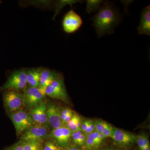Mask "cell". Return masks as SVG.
<instances>
[{
    "label": "cell",
    "instance_id": "obj_1",
    "mask_svg": "<svg viewBox=\"0 0 150 150\" xmlns=\"http://www.w3.org/2000/svg\"><path fill=\"white\" fill-rule=\"evenodd\" d=\"M122 16L112 3L104 1L92 18L98 37L110 35L121 22Z\"/></svg>",
    "mask_w": 150,
    "mask_h": 150
},
{
    "label": "cell",
    "instance_id": "obj_2",
    "mask_svg": "<svg viewBox=\"0 0 150 150\" xmlns=\"http://www.w3.org/2000/svg\"><path fill=\"white\" fill-rule=\"evenodd\" d=\"M9 117L13 123L18 136L21 135L34 124L30 112L25 110L11 112Z\"/></svg>",
    "mask_w": 150,
    "mask_h": 150
},
{
    "label": "cell",
    "instance_id": "obj_3",
    "mask_svg": "<svg viewBox=\"0 0 150 150\" xmlns=\"http://www.w3.org/2000/svg\"><path fill=\"white\" fill-rule=\"evenodd\" d=\"M24 93L21 91L7 90L3 95L5 107L9 113L22 110L24 106Z\"/></svg>",
    "mask_w": 150,
    "mask_h": 150
},
{
    "label": "cell",
    "instance_id": "obj_4",
    "mask_svg": "<svg viewBox=\"0 0 150 150\" xmlns=\"http://www.w3.org/2000/svg\"><path fill=\"white\" fill-rule=\"evenodd\" d=\"M27 85L26 71L16 70L11 74L5 83L1 87V89L24 91L27 88Z\"/></svg>",
    "mask_w": 150,
    "mask_h": 150
},
{
    "label": "cell",
    "instance_id": "obj_5",
    "mask_svg": "<svg viewBox=\"0 0 150 150\" xmlns=\"http://www.w3.org/2000/svg\"><path fill=\"white\" fill-rule=\"evenodd\" d=\"M49 126L34 124L21 135V142L38 141L44 142L49 138L50 133Z\"/></svg>",
    "mask_w": 150,
    "mask_h": 150
},
{
    "label": "cell",
    "instance_id": "obj_6",
    "mask_svg": "<svg viewBox=\"0 0 150 150\" xmlns=\"http://www.w3.org/2000/svg\"><path fill=\"white\" fill-rule=\"evenodd\" d=\"M45 94L54 99L60 100L66 103L69 101V96L62 77L54 81L47 87Z\"/></svg>",
    "mask_w": 150,
    "mask_h": 150
},
{
    "label": "cell",
    "instance_id": "obj_7",
    "mask_svg": "<svg viewBox=\"0 0 150 150\" xmlns=\"http://www.w3.org/2000/svg\"><path fill=\"white\" fill-rule=\"evenodd\" d=\"M83 23L82 19L80 16L73 9H71L64 16L62 21V26L65 32L73 33L80 28Z\"/></svg>",
    "mask_w": 150,
    "mask_h": 150
},
{
    "label": "cell",
    "instance_id": "obj_8",
    "mask_svg": "<svg viewBox=\"0 0 150 150\" xmlns=\"http://www.w3.org/2000/svg\"><path fill=\"white\" fill-rule=\"evenodd\" d=\"M24 106L30 110L45 100L46 95L38 88L28 86L24 91Z\"/></svg>",
    "mask_w": 150,
    "mask_h": 150
},
{
    "label": "cell",
    "instance_id": "obj_9",
    "mask_svg": "<svg viewBox=\"0 0 150 150\" xmlns=\"http://www.w3.org/2000/svg\"><path fill=\"white\" fill-rule=\"evenodd\" d=\"M72 133L67 127L63 126L58 129H52L49 138L54 140L60 147L64 148L69 146Z\"/></svg>",
    "mask_w": 150,
    "mask_h": 150
},
{
    "label": "cell",
    "instance_id": "obj_10",
    "mask_svg": "<svg viewBox=\"0 0 150 150\" xmlns=\"http://www.w3.org/2000/svg\"><path fill=\"white\" fill-rule=\"evenodd\" d=\"M62 109L56 105L51 102L47 103L46 115L48 124L52 129H58L63 126L61 119Z\"/></svg>",
    "mask_w": 150,
    "mask_h": 150
},
{
    "label": "cell",
    "instance_id": "obj_11",
    "mask_svg": "<svg viewBox=\"0 0 150 150\" xmlns=\"http://www.w3.org/2000/svg\"><path fill=\"white\" fill-rule=\"evenodd\" d=\"M47 103L48 102L45 100L37 106L30 110V112L34 124L50 127L46 115Z\"/></svg>",
    "mask_w": 150,
    "mask_h": 150
},
{
    "label": "cell",
    "instance_id": "obj_12",
    "mask_svg": "<svg viewBox=\"0 0 150 150\" xmlns=\"http://www.w3.org/2000/svg\"><path fill=\"white\" fill-rule=\"evenodd\" d=\"M62 77V76L61 74L54 70L42 69L38 88L43 93L45 94V91L47 87L54 81Z\"/></svg>",
    "mask_w": 150,
    "mask_h": 150
},
{
    "label": "cell",
    "instance_id": "obj_13",
    "mask_svg": "<svg viewBox=\"0 0 150 150\" xmlns=\"http://www.w3.org/2000/svg\"><path fill=\"white\" fill-rule=\"evenodd\" d=\"M136 136L129 132L113 127L110 138L116 143L122 145H128L136 141Z\"/></svg>",
    "mask_w": 150,
    "mask_h": 150
},
{
    "label": "cell",
    "instance_id": "obj_14",
    "mask_svg": "<svg viewBox=\"0 0 150 150\" xmlns=\"http://www.w3.org/2000/svg\"><path fill=\"white\" fill-rule=\"evenodd\" d=\"M140 35H150V6L144 8L141 13V20L137 28Z\"/></svg>",
    "mask_w": 150,
    "mask_h": 150
},
{
    "label": "cell",
    "instance_id": "obj_15",
    "mask_svg": "<svg viewBox=\"0 0 150 150\" xmlns=\"http://www.w3.org/2000/svg\"><path fill=\"white\" fill-rule=\"evenodd\" d=\"M104 139L105 137L102 134L95 131L87 135L84 145L87 150H95L99 147Z\"/></svg>",
    "mask_w": 150,
    "mask_h": 150
},
{
    "label": "cell",
    "instance_id": "obj_16",
    "mask_svg": "<svg viewBox=\"0 0 150 150\" xmlns=\"http://www.w3.org/2000/svg\"><path fill=\"white\" fill-rule=\"evenodd\" d=\"M42 70V68H36L26 71V80L28 86L35 88L39 87Z\"/></svg>",
    "mask_w": 150,
    "mask_h": 150
},
{
    "label": "cell",
    "instance_id": "obj_17",
    "mask_svg": "<svg viewBox=\"0 0 150 150\" xmlns=\"http://www.w3.org/2000/svg\"><path fill=\"white\" fill-rule=\"evenodd\" d=\"M104 1L101 0H87L86 1V11L88 13L96 12L99 9Z\"/></svg>",
    "mask_w": 150,
    "mask_h": 150
},
{
    "label": "cell",
    "instance_id": "obj_18",
    "mask_svg": "<svg viewBox=\"0 0 150 150\" xmlns=\"http://www.w3.org/2000/svg\"><path fill=\"white\" fill-rule=\"evenodd\" d=\"M21 142L23 145L24 150H43V144L44 142L38 141Z\"/></svg>",
    "mask_w": 150,
    "mask_h": 150
},
{
    "label": "cell",
    "instance_id": "obj_19",
    "mask_svg": "<svg viewBox=\"0 0 150 150\" xmlns=\"http://www.w3.org/2000/svg\"><path fill=\"white\" fill-rule=\"evenodd\" d=\"M42 150H63V148L60 147L54 140L48 139V138L43 143Z\"/></svg>",
    "mask_w": 150,
    "mask_h": 150
},
{
    "label": "cell",
    "instance_id": "obj_20",
    "mask_svg": "<svg viewBox=\"0 0 150 150\" xmlns=\"http://www.w3.org/2000/svg\"><path fill=\"white\" fill-rule=\"evenodd\" d=\"M140 150L150 146L149 142L148 137L145 135H139L136 137V141Z\"/></svg>",
    "mask_w": 150,
    "mask_h": 150
},
{
    "label": "cell",
    "instance_id": "obj_21",
    "mask_svg": "<svg viewBox=\"0 0 150 150\" xmlns=\"http://www.w3.org/2000/svg\"><path fill=\"white\" fill-rule=\"evenodd\" d=\"M80 117V116L78 115L77 114L75 113L71 121L67 123V126H66V127L69 129L72 132L79 131L77 127L76 124L78 120Z\"/></svg>",
    "mask_w": 150,
    "mask_h": 150
},
{
    "label": "cell",
    "instance_id": "obj_22",
    "mask_svg": "<svg viewBox=\"0 0 150 150\" xmlns=\"http://www.w3.org/2000/svg\"><path fill=\"white\" fill-rule=\"evenodd\" d=\"M96 127V131L100 134H102L103 131L105 129L107 123L101 120H96L94 122Z\"/></svg>",
    "mask_w": 150,
    "mask_h": 150
},
{
    "label": "cell",
    "instance_id": "obj_23",
    "mask_svg": "<svg viewBox=\"0 0 150 150\" xmlns=\"http://www.w3.org/2000/svg\"><path fill=\"white\" fill-rule=\"evenodd\" d=\"M83 132L81 131H78L72 132L71 135V140L73 144L75 145L79 146L81 136Z\"/></svg>",
    "mask_w": 150,
    "mask_h": 150
},
{
    "label": "cell",
    "instance_id": "obj_24",
    "mask_svg": "<svg viewBox=\"0 0 150 150\" xmlns=\"http://www.w3.org/2000/svg\"><path fill=\"white\" fill-rule=\"evenodd\" d=\"M112 129H113V127H112V126L109 123H107L105 129L103 131L102 133L105 138L110 137V135L112 133Z\"/></svg>",
    "mask_w": 150,
    "mask_h": 150
},
{
    "label": "cell",
    "instance_id": "obj_25",
    "mask_svg": "<svg viewBox=\"0 0 150 150\" xmlns=\"http://www.w3.org/2000/svg\"><path fill=\"white\" fill-rule=\"evenodd\" d=\"M6 150H24L23 145L21 141H19Z\"/></svg>",
    "mask_w": 150,
    "mask_h": 150
},
{
    "label": "cell",
    "instance_id": "obj_26",
    "mask_svg": "<svg viewBox=\"0 0 150 150\" xmlns=\"http://www.w3.org/2000/svg\"><path fill=\"white\" fill-rule=\"evenodd\" d=\"M71 110V109H70L69 108H64V109L62 110L61 113V119L62 124H63V122L64 121L65 118L67 117V115L69 114Z\"/></svg>",
    "mask_w": 150,
    "mask_h": 150
},
{
    "label": "cell",
    "instance_id": "obj_27",
    "mask_svg": "<svg viewBox=\"0 0 150 150\" xmlns=\"http://www.w3.org/2000/svg\"><path fill=\"white\" fill-rule=\"evenodd\" d=\"M75 112L72 110H71V111L69 112V114L67 115V117L65 118L64 121L63 122V126H67V123H69L71 119L73 118V116L74 115Z\"/></svg>",
    "mask_w": 150,
    "mask_h": 150
},
{
    "label": "cell",
    "instance_id": "obj_28",
    "mask_svg": "<svg viewBox=\"0 0 150 150\" xmlns=\"http://www.w3.org/2000/svg\"><path fill=\"white\" fill-rule=\"evenodd\" d=\"M90 120H86L83 122L82 124L81 127V131L82 132L84 133L87 129L88 127L89 124Z\"/></svg>",
    "mask_w": 150,
    "mask_h": 150
},
{
    "label": "cell",
    "instance_id": "obj_29",
    "mask_svg": "<svg viewBox=\"0 0 150 150\" xmlns=\"http://www.w3.org/2000/svg\"><path fill=\"white\" fill-rule=\"evenodd\" d=\"M63 150H80L75 145H69L66 147L63 148Z\"/></svg>",
    "mask_w": 150,
    "mask_h": 150
},
{
    "label": "cell",
    "instance_id": "obj_30",
    "mask_svg": "<svg viewBox=\"0 0 150 150\" xmlns=\"http://www.w3.org/2000/svg\"><path fill=\"white\" fill-rule=\"evenodd\" d=\"M90 126L93 132H94L96 131V127L95 125V123L93 121H92L91 120H90Z\"/></svg>",
    "mask_w": 150,
    "mask_h": 150
},
{
    "label": "cell",
    "instance_id": "obj_31",
    "mask_svg": "<svg viewBox=\"0 0 150 150\" xmlns=\"http://www.w3.org/2000/svg\"><path fill=\"white\" fill-rule=\"evenodd\" d=\"M140 150H150V146H149L146 147L144 148H143V149H142Z\"/></svg>",
    "mask_w": 150,
    "mask_h": 150
},
{
    "label": "cell",
    "instance_id": "obj_32",
    "mask_svg": "<svg viewBox=\"0 0 150 150\" xmlns=\"http://www.w3.org/2000/svg\"></svg>",
    "mask_w": 150,
    "mask_h": 150
},
{
    "label": "cell",
    "instance_id": "obj_33",
    "mask_svg": "<svg viewBox=\"0 0 150 150\" xmlns=\"http://www.w3.org/2000/svg\"><path fill=\"white\" fill-rule=\"evenodd\" d=\"M0 2H1V1H0Z\"/></svg>",
    "mask_w": 150,
    "mask_h": 150
}]
</instances>
